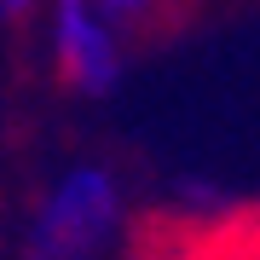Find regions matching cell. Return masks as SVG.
Segmentation results:
<instances>
[{"mask_svg":"<svg viewBox=\"0 0 260 260\" xmlns=\"http://www.w3.org/2000/svg\"><path fill=\"white\" fill-rule=\"evenodd\" d=\"M116 214H121L116 179L104 168H93V162L70 168L47 191L35 225H29L23 260H93L104 249V237L116 232Z\"/></svg>","mask_w":260,"mask_h":260,"instance_id":"cell-1","label":"cell"},{"mask_svg":"<svg viewBox=\"0 0 260 260\" xmlns=\"http://www.w3.org/2000/svg\"><path fill=\"white\" fill-rule=\"evenodd\" d=\"M52 47H58V70L70 87L81 93H110L121 75V52L110 35L99 0H52Z\"/></svg>","mask_w":260,"mask_h":260,"instance_id":"cell-2","label":"cell"},{"mask_svg":"<svg viewBox=\"0 0 260 260\" xmlns=\"http://www.w3.org/2000/svg\"><path fill=\"white\" fill-rule=\"evenodd\" d=\"M104 6V18H127V12H145L150 0H99Z\"/></svg>","mask_w":260,"mask_h":260,"instance_id":"cell-3","label":"cell"},{"mask_svg":"<svg viewBox=\"0 0 260 260\" xmlns=\"http://www.w3.org/2000/svg\"><path fill=\"white\" fill-rule=\"evenodd\" d=\"M35 0H0V12H29Z\"/></svg>","mask_w":260,"mask_h":260,"instance_id":"cell-4","label":"cell"},{"mask_svg":"<svg viewBox=\"0 0 260 260\" xmlns=\"http://www.w3.org/2000/svg\"><path fill=\"white\" fill-rule=\"evenodd\" d=\"M249 260H260V254H249Z\"/></svg>","mask_w":260,"mask_h":260,"instance_id":"cell-5","label":"cell"}]
</instances>
